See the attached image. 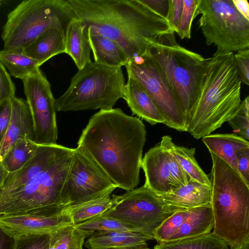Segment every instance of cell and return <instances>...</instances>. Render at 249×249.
I'll list each match as a JSON object with an SVG mask.
<instances>
[{
	"label": "cell",
	"instance_id": "obj_24",
	"mask_svg": "<svg viewBox=\"0 0 249 249\" xmlns=\"http://www.w3.org/2000/svg\"><path fill=\"white\" fill-rule=\"evenodd\" d=\"M89 37L94 62L111 68L122 67L127 63L129 60L128 56L115 41L97 33L89 28Z\"/></svg>",
	"mask_w": 249,
	"mask_h": 249
},
{
	"label": "cell",
	"instance_id": "obj_33",
	"mask_svg": "<svg viewBox=\"0 0 249 249\" xmlns=\"http://www.w3.org/2000/svg\"><path fill=\"white\" fill-rule=\"evenodd\" d=\"M236 135L249 141V96L241 103L233 116L228 121Z\"/></svg>",
	"mask_w": 249,
	"mask_h": 249
},
{
	"label": "cell",
	"instance_id": "obj_46",
	"mask_svg": "<svg viewBox=\"0 0 249 249\" xmlns=\"http://www.w3.org/2000/svg\"><path fill=\"white\" fill-rule=\"evenodd\" d=\"M117 249H149L147 247L142 248H121Z\"/></svg>",
	"mask_w": 249,
	"mask_h": 249
},
{
	"label": "cell",
	"instance_id": "obj_35",
	"mask_svg": "<svg viewBox=\"0 0 249 249\" xmlns=\"http://www.w3.org/2000/svg\"><path fill=\"white\" fill-rule=\"evenodd\" d=\"M49 238L50 233L17 236L14 249H48Z\"/></svg>",
	"mask_w": 249,
	"mask_h": 249
},
{
	"label": "cell",
	"instance_id": "obj_44",
	"mask_svg": "<svg viewBox=\"0 0 249 249\" xmlns=\"http://www.w3.org/2000/svg\"><path fill=\"white\" fill-rule=\"evenodd\" d=\"M7 172L2 166L0 162V195L1 192V186L4 178L7 174Z\"/></svg>",
	"mask_w": 249,
	"mask_h": 249
},
{
	"label": "cell",
	"instance_id": "obj_17",
	"mask_svg": "<svg viewBox=\"0 0 249 249\" xmlns=\"http://www.w3.org/2000/svg\"><path fill=\"white\" fill-rule=\"evenodd\" d=\"M63 147L58 144L38 145L34 156L20 169L7 173L0 195L22 186L34 178L53 160Z\"/></svg>",
	"mask_w": 249,
	"mask_h": 249
},
{
	"label": "cell",
	"instance_id": "obj_10",
	"mask_svg": "<svg viewBox=\"0 0 249 249\" xmlns=\"http://www.w3.org/2000/svg\"><path fill=\"white\" fill-rule=\"evenodd\" d=\"M113 203L100 217L116 219L133 231L154 240L157 230L175 212L160 197L143 185L119 196L112 195Z\"/></svg>",
	"mask_w": 249,
	"mask_h": 249
},
{
	"label": "cell",
	"instance_id": "obj_28",
	"mask_svg": "<svg viewBox=\"0 0 249 249\" xmlns=\"http://www.w3.org/2000/svg\"><path fill=\"white\" fill-rule=\"evenodd\" d=\"M224 241L212 232L199 236L158 243L154 249H229Z\"/></svg>",
	"mask_w": 249,
	"mask_h": 249
},
{
	"label": "cell",
	"instance_id": "obj_14",
	"mask_svg": "<svg viewBox=\"0 0 249 249\" xmlns=\"http://www.w3.org/2000/svg\"><path fill=\"white\" fill-rule=\"evenodd\" d=\"M169 136L150 148L142 160L144 185L158 195L170 193L192 181L183 171L172 150Z\"/></svg>",
	"mask_w": 249,
	"mask_h": 249
},
{
	"label": "cell",
	"instance_id": "obj_7",
	"mask_svg": "<svg viewBox=\"0 0 249 249\" xmlns=\"http://www.w3.org/2000/svg\"><path fill=\"white\" fill-rule=\"evenodd\" d=\"M76 18L68 0H23L8 14L1 34L3 50L23 52L47 29L66 31Z\"/></svg>",
	"mask_w": 249,
	"mask_h": 249
},
{
	"label": "cell",
	"instance_id": "obj_25",
	"mask_svg": "<svg viewBox=\"0 0 249 249\" xmlns=\"http://www.w3.org/2000/svg\"><path fill=\"white\" fill-rule=\"evenodd\" d=\"M202 141L210 152L225 161L239 173L235 153L249 147V141L234 134H209L203 137Z\"/></svg>",
	"mask_w": 249,
	"mask_h": 249
},
{
	"label": "cell",
	"instance_id": "obj_3",
	"mask_svg": "<svg viewBox=\"0 0 249 249\" xmlns=\"http://www.w3.org/2000/svg\"><path fill=\"white\" fill-rule=\"evenodd\" d=\"M241 88L234 53L205 58L187 132L199 139L228 122L241 103Z\"/></svg>",
	"mask_w": 249,
	"mask_h": 249
},
{
	"label": "cell",
	"instance_id": "obj_40",
	"mask_svg": "<svg viewBox=\"0 0 249 249\" xmlns=\"http://www.w3.org/2000/svg\"><path fill=\"white\" fill-rule=\"evenodd\" d=\"M183 6V0H169V11L166 19L173 31L181 17Z\"/></svg>",
	"mask_w": 249,
	"mask_h": 249
},
{
	"label": "cell",
	"instance_id": "obj_43",
	"mask_svg": "<svg viewBox=\"0 0 249 249\" xmlns=\"http://www.w3.org/2000/svg\"><path fill=\"white\" fill-rule=\"evenodd\" d=\"M237 10L249 20V3L247 0H232Z\"/></svg>",
	"mask_w": 249,
	"mask_h": 249
},
{
	"label": "cell",
	"instance_id": "obj_12",
	"mask_svg": "<svg viewBox=\"0 0 249 249\" xmlns=\"http://www.w3.org/2000/svg\"><path fill=\"white\" fill-rule=\"evenodd\" d=\"M117 186L87 155L73 149L61 193L63 205L72 206L110 196Z\"/></svg>",
	"mask_w": 249,
	"mask_h": 249
},
{
	"label": "cell",
	"instance_id": "obj_16",
	"mask_svg": "<svg viewBox=\"0 0 249 249\" xmlns=\"http://www.w3.org/2000/svg\"><path fill=\"white\" fill-rule=\"evenodd\" d=\"M211 204L175 212L156 231L158 243L178 240L211 232L213 227Z\"/></svg>",
	"mask_w": 249,
	"mask_h": 249
},
{
	"label": "cell",
	"instance_id": "obj_18",
	"mask_svg": "<svg viewBox=\"0 0 249 249\" xmlns=\"http://www.w3.org/2000/svg\"><path fill=\"white\" fill-rule=\"evenodd\" d=\"M11 103L10 123L0 144V162L8 149L18 140L25 137L33 141L34 139L32 117L26 101L15 97Z\"/></svg>",
	"mask_w": 249,
	"mask_h": 249
},
{
	"label": "cell",
	"instance_id": "obj_1",
	"mask_svg": "<svg viewBox=\"0 0 249 249\" xmlns=\"http://www.w3.org/2000/svg\"><path fill=\"white\" fill-rule=\"evenodd\" d=\"M145 126L120 108L100 110L83 130L77 148L90 159L117 186L132 190L140 181Z\"/></svg>",
	"mask_w": 249,
	"mask_h": 249
},
{
	"label": "cell",
	"instance_id": "obj_42",
	"mask_svg": "<svg viewBox=\"0 0 249 249\" xmlns=\"http://www.w3.org/2000/svg\"><path fill=\"white\" fill-rule=\"evenodd\" d=\"M16 237L0 226V249H14Z\"/></svg>",
	"mask_w": 249,
	"mask_h": 249
},
{
	"label": "cell",
	"instance_id": "obj_47",
	"mask_svg": "<svg viewBox=\"0 0 249 249\" xmlns=\"http://www.w3.org/2000/svg\"><path fill=\"white\" fill-rule=\"evenodd\" d=\"M0 3H1V1L0 0Z\"/></svg>",
	"mask_w": 249,
	"mask_h": 249
},
{
	"label": "cell",
	"instance_id": "obj_39",
	"mask_svg": "<svg viewBox=\"0 0 249 249\" xmlns=\"http://www.w3.org/2000/svg\"><path fill=\"white\" fill-rule=\"evenodd\" d=\"M12 112L11 100L0 103V144L8 129Z\"/></svg>",
	"mask_w": 249,
	"mask_h": 249
},
{
	"label": "cell",
	"instance_id": "obj_45",
	"mask_svg": "<svg viewBox=\"0 0 249 249\" xmlns=\"http://www.w3.org/2000/svg\"><path fill=\"white\" fill-rule=\"evenodd\" d=\"M229 249H249V242L246 243L241 247L237 248H230Z\"/></svg>",
	"mask_w": 249,
	"mask_h": 249
},
{
	"label": "cell",
	"instance_id": "obj_22",
	"mask_svg": "<svg viewBox=\"0 0 249 249\" xmlns=\"http://www.w3.org/2000/svg\"><path fill=\"white\" fill-rule=\"evenodd\" d=\"M65 30L56 27L44 31L23 52L36 61L40 66L58 54L65 53Z\"/></svg>",
	"mask_w": 249,
	"mask_h": 249
},
{
	"label": "cell",
	"instance_id": "obj_19",
	"mask_svg": "<svg viewBox=\"0 0 249 249\" xmlns=\"http://www.w3.org/2000/svg\"><path fill=\"white\" fill-rule=\"evenodd\" d=\"M124 99L133 114L155 125L165 124V120L143 88L133 78L128 76L125 84Z\"/></svg>",
	"mask_w": 249,
	"mask_h": 249
},
{
	"label": "cell",
	"instance_id": "obj_23",
	"mask_svg": "<svg viewBox=\"0 0 249 249\" xmlns=\"http://www.w3.org/2000/svg\"><path fill=\"white\" fill-rule=\"evenodd\" d=\"M151 239L131 231H110L95 232L85 243L89 249H117L147 247Z\"/></svg>",
	"mask_w": 249,
	"mask_h": 249
},
{
	"label": "cell",
	"instance_id": "obj_27",
	"mask_svg": "<svg viewBox=\"0 0 249 249\" xmlns=\"http://www.w3.org/2000/svg\"><path fill=\"white\" fill-rule=\"evenodd\" d=\"M0 61L13 76L22 80L33 74L40 67L36 61L23 52L0 50Z\"/></svg>",
	"mask_w": 249,
	"mask_h": 249
},
{
	"label": "cell",
	"instance_id": "obj_21",
	"mask_svg": "<svg viewBox=\"0 0 249 249\" xmlns=\"http://www.w3.org/2000/svg\"><path fill=\"white\" fill-rule=\"evenodd\" d=\"M91 50L88 27L77 18L72 19L65 32V53L71 57L79 70L91 62Z\"/></svg>",
	"mask_w": 249,
	"mask_h": 249
},
{
	"label": "cell",
	"instance_id": "obj_11",
	"mask_svg": "<svg viewBox=\"0 0 249 249\" xmlns=\"http://www.w3.org/2000/svg\"><path fill=\"white\" fill-rule=\"evenodd\" d=\"M128 76L146 90L165 120L167 126L187 132L184 119L175 95L148 50L129 60L125 66Z\"/></svg>",
	"mask_w": 249,
	"mask_h": 249
},
{
	"label": "cell",
	"instance_id": "obj_4",
	"mask_svg": "<svg viewBox=\"0 0 249 249\" xmlns=\"http://www.w3.org/2000/svg\"><path fill=\"white\" fill-rule=\"evenodd\" d=\"M213 217L212 233L230 248L249 242V185L222 160L212 163L210 178Z\"/></svg>",
	"mask_w": 249,
	"mask_h": 249
},
{
	"label": "cell",
	"instance_id": "obj_9",
	"mask_svg": "<svg viewBox=\"0 0 249 249\" xmlns=\"http://www.w3.org/2000/svg\"><path fill=\"white\" fill-rule=\"evenodd\" d=\"M196 15L207 45H214L213 55L249 48V20L232 0H199Z\"/></svg>",
	"mask_w": 249,
	"mask_h": 249
},
{
	"label": "cell",
	"instance_id": "obj_37",
	"mask_svg": "<svg viewBox=\"0 0 249 249\" xmlns=\"http://www.w3.org/2000/svg\"><path fill=\"white\" fill-rule=\"evenodd\" d=\"M234 59L241 83L249 85V48L236 52Z\"/></svg>",
	"mask_w": 249,
	"mask_h": 249
},
{
	"label": "cell",
	"instance_id": "obj_36",
	"mask_svg": "<svg viewBox=\"0 0 249 249\" xmlns=\"http://www.w3.org/2000/svg\"><path fill=\"white\" fill-rule=\"evenodd\" d=\"M16 87L10 76L0 61V103L12 100L15 96Z\"/></svg>",
	"mask_w": 249,
	"mask_h": 249
},
{
	"label": "cell",
	"instance_id": "obj_26",
	"mask_svg": "<svg viewBox=\"0 0 249 249\" xmlns=\"http://www.w3.org/2000/svg\"><path fill=\"white\" fill-rule=\"evenodd\" d=\"M38 146L27 137L19 139L5 154L2 166L8 173L17 171L34 156Z\"/></svg>",
	"mask_w": 249,
	"mask_h": 249
},
{
	"label": "cell",
	"instance_id": "obj_8",
	"mask_svg": "<svg viewBox=\"0 0 249 249\" xmlns=\"http://www.w3.org/2000/svg\"><path fill=\"white\" fill-rule=\"evenodd\" d=\"M73 151V149L64 146L53 160L34 178L0 195V214L64 205L61 203V193Z\"/></svg>",
	"mask_w": 249,
	"mask_h": 249
},
{
	"label": "cell",
	"instance_id": "obj_2",
	"mask_svg": "<svg viewBox=\"0 0 249 249\" xmlns=\"http://www.w3.org/2000/svg\"><path fill=\"white\" fill-rule=\"evenodd\" d=\"M78 18L117 43L129 59L145 53L161 36L173 31L167 20L141 0H68Z\"/></svg>",
	"mask_w": 249,
	"mask_h": 249
},
{
	"label": "cell",
	"instance_id": "obj_29",
	"mask_svg": "<svg viewBox=\"0 0 249 249\" xmlns=\"http://www.w3.org/2000/svg\"><path fill=\"white\" fill-rule=\"evenodd\" d=\"M88 234L73 225L59 228L50 233L48 249H83Z\"/></svg>",
	"mask_w": 249,
	"mask_h": 249
},
{
	"label": "cell",
	"instance_id": "obj_6",
	"mask_svg": "<svg viewBox=\"0 0 249 249\" xmlns=\"http://www.w3.org/2000/svg\"><path fill=\"white\" fill-rule=\"evenodd\" d=\"M124 86L121 67L91 62L78 70L67 90L55 99L56 111L111 109L124 98Z\"/></svg>",
	"mask_w": 249,
	"mask_h": 249
},
{
	"label": "cell",
	"instance_id": "obj_15",
	"mask_svg": "<svg viewBox=\"0 0 249 249\" xmlns=\"http://www.w3.org/2000/svg\"><path fill=\"white\" fill-rule=\"evenodd\" d=\"M72 225L71 206L66 205L0 214V226L15 237L49 233L59 228Z\"/></svg>",
	"mask_w": 249,
	"mask_h": 249
},
{
	"label": "cell",
	"instance_id": "obj_20",
	"mask_svg": "<svg viewBox=\"0 0 249 249\" xmlns=\"http://www.w3.org/2000/svg\"><path fill=\"white\" fill-rule=\"evenodd\" d=\"M158 196L167 205L180 211L211 204L212 189L192 180L172 192Z\"/></svg>",
	"mask_w": 249,
	"mask_h": 249
},
{
	"label": "cell",
	"instance_id": "obj_38",
	"mask_svg": "<svg viewBox=\"0 0 249 249\" xmlns=\"http://www.w3.org/2000/svg\"><path fill=\"white\" fill-rule=\"evenodd\" d=\"M235 159L239 174L249 185V147L240 149L236 152Z\"/></svg>",
	"mask_w": 249,
	"mask_h": 249
},
{
	"label": "cell",
	"instance_id": "obj_32",
	"mask_svg": "<svg viewBox=\"0 0 249 249\" xmlns=\"http://www.w3.org/2000/svg\"><path fill=\"white\" fill-rule=\"evenodd\" d=\"M86 232L89 237L94 233L110 231H131L119 221L110 217H99L74 225Z\"/></svg>",
	"mask_w": 249,
	"mask_h": 249
},
{
	"label": "cell",
	"instance_id": "obj_34",
	"mask_svg": "<svg viewBox=\"0 0 249 249\" xmlns=\"http://www.w3.org/2000/svg\"><path fill=\"white\" fill-rule=\"evenodd\" d=\"M199 0H183L184 6L181 17L173 31L181 39L191 38V26L193 19L197 16L196 11Z\"/></svg>",
	"mask_w": 249,
	"mask_h": 249
},
{
	"label": "cell",
	"instance_id": "obj_30",
	"mask_svg": "<svg viewBox=\"0 0 249 249\" xmlns=\"http://www.w3.org/2000/svg\"><path fill=\"white\" fill-rule=\"evenodd\" d=\"M172 150L180 166L192 180L211 186L209 177L204 172L195 158L196 148L180 146L173 142Z\"/></svg>",
	"mask_w": 249,
	"mask_h": 249
},
{
	"label": "cell",
	"instance_id": "obj_13",
	"mask_svg": "<svg viewBox=\"0 0 249 249\" xmlns=\"http://www.w3.org/2000/svg\"><path fill=\"white\" fill-rule=\"evenodd\" d=\"M22 81L33 120L34 142L38 145L57 144L56 111L50 83L40 69Z\"/></svg>",
	"mask_w": 249,
	"mask_h": 249
},
{
	"label": "cell",
	"instance_id": "obj_31",
	"mask_svg": "<svg viewBox=\"0 0 249 249\" xmlns=\"http://www.w3.org/2000/svg\"><path fill=\"white\" fill-rule=\"evenodd\" d=\"M112 203V197L107 196L71 206L74 225L101 216L109 209Z\"/></svg>",
	"mask_w": 249,
	"mask_h": 249
},
{
	"label": "cell",
	"instance_id": "obj_5",
	"mask_svg": "<svg viewBox=\"0 0 249 249\" xmlns=\"http://www.w3.org/2000/svg\"><path fill=\"white\" fill-rule=\"evenodd\" d=\"M148 51L175 95L187 131L205 58L179 45L174 31L158 37Z\"/></svg>",
	"mask_w": 249,
	"mask_h": 249
},
{
	"label": "cell",
	"instance_id": "obj_41",
	"mask_svg": "<svg viewBox=\"0 0 249 249\" xmlns=\"http://www.w3.org/2000/svg\"><path fill=\"white\" fill-rule=\"evenodd\" d=\"M141 1L152 10L167 19L169 0H141Z\"/></svg>",
	"mask_w": 249,
	"mask_h": 249
}]
</instances>
